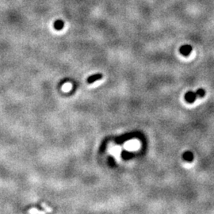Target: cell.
Instances as JSON below:
<instances>
[{
    "label": "cell",
    "instance_id": "6da1fadb",
    "mask_svg": "<svg viewBox=\"0 0 214 214\" xmlns=\"http://www.w3.org/2000/svg\"><path fill=\"white\" fill-rule=\"evenodd\" d=\"M100 78H102V75L98 74L96 75H94V76H92V77L89 78L88 82L89 83H92V82H94L97 79H100Z\"/></svg>",
    "mask_w": 214,
    "mask_h": 214
},
{
    "label": "cell",
    "instance_id": "7a4b0ae2",
    "mask_svg": "<svg viewBox=\"0 0 214 214\" xmlns=\"http://www.w3.org/2000/svg\"><path fill=\"white\" fill-rule=\"evenodd\" d=\"M42 206H45V207L46 210H47V211H51V209H50V208H49V207H48V206H46L44 204V203H43V204H42Z\"/></svg>",
    "mask_w": 214,
    "mask_h": 214
}]
</instances>
